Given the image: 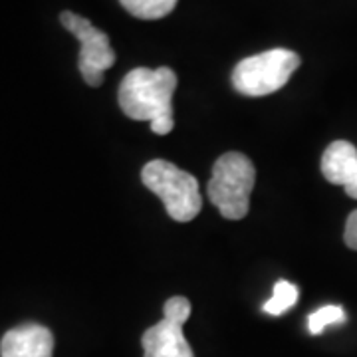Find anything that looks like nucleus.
<instances>
[{
  "instance_id": "nucleus-1",
  "label": "nucleus",
  "mask_w": 357,
  "mask_h": 357,
  "mask_svg": "<svg viewBox=\"0 0 357 357\" xmlns=\"http://www.w3.org/2000/svg\"><path fill=\"white\" fill-rule=\"evenodd\" d=\"M177 84V74L167 66L157 70L135 68L121 79L117 102L129 119L149 121L153 133L167 135L175 126L173 93Z\"/></svg>"
},
{
  "instance_id": "nucleus-2",
  "label": "nucleus",
  "mask_w": 357,
  "mask_h": 357,
  "mask_svg": "<svg viewBox=\"0 0 357 357\" xmlns=\"http://www.w3.org/2000/svg\"><path fill=\"white\" fill-rule=\"evenodd\" d=\"M255 163L238 151L220 155L208 181V201L229 220H241L250 211V192L255 189Z\"/></svg>"
},
{
  "instance_id": "nucleus-3",
  "label": "nucleus",
  "mask_w": 357,
  "mask_h": 357,
  "mask_svg": "<svg viewBox=\"0 0 357 357\" xmlns=\"http://www.w3.org/2000/svg\"><path fill=\"white\" fill-rule=\"evenodd\" d=\"M143 185L155 192L167 208V215L177 222H191L203 208L199 181L171 161L155 159L141 171Z\"/></svg>"
},
{
  "instance_id": "nucleus-4",
  "label": "nucleus",
  "mask_w": 357,
  "mask_h": 357,
  "mask_svg": "<svg viewBox=\"0 0 357 357\" xmlns=\"http://www.w3.org/2000/svg\"><path fill=\"white\" fill-rule=\"evenodd\" d=\"M300 66V56L286 48L256 54L241 60L232 72V86L246 98H264L282 89Z\"/></svg>"
},
{
  "instance_id": "nucleus-5",
  "label": "nucleus",
  "mask_w": 357,
  "mask_h": 357,
  "mask_svg": "<svg viewBox=\"0 0 357 357\" xmlns=\"http://www.w3.org/2000/svg\"><path fill=\"white\" fill-rule=\"evenodd\" d=\"M60 22L68 32H72L79 40V74L91 88H100L103 84V72L115 64V52L109 44L107 34L96 28L88 18L79 14H60Z\"/></svg>"
},
{
  "instance_id": "nucleus-6",
  "label": "nucleus",
  "mask_w": 357,
  "mask_h": 357,
  "mask_svg": "<svg viewBox=\"0 0 357 357\" xmlns=\"http://www.w3.org/2000/svg\"><path fill=\"white\" fill-rule=\"evenodd\" d=\"M191 316V302L185 296H173L165 302L163 319L151 326L141 337L143 357H195L183 326Z\"/></svg>"
},
{
  "instance_id": "nucleus-7",
  "label": "nucleus",
  "mask_w": 357,
  "mask_h": 357,
  "mask_svg": "<svg viewBox=\"0 0 357 357\" xmlns=\"http://www.w3.org/2000/svg\"><path fill=\"white\" fill-rule=\"evenodd\" d=\"M54 335L40 324H24L4 333L0 357H52Z\"/></svg>"
},
{
  "instance_id": "nucleus-8",
  "label": "nucleus",
  "mask_w": 357,
  "mask_h": 357,
  "mask_svg": "<svg viewBox=\"0 0 357 357\" xmlns=\"http://www.w3.org/2000/svg\"><path fill=\"white\" fill-rule=\"evenodd\" d=\"M321 173L328 183L349 187L357 181V147L349 141H333L321 155Z\"/></svg>"
},
{
  "instance_id": "nucleus-9",
  "label": "nucleus",
  "mask_w": 357,
  "mask_h": 357,
  "mask_svg": "<svg viewBox=\"0 0 357 357\" xmlns=\"http://www.w3.org/2000/svg\"><path fill=\"white\" fill-rule=\"evenodd\" d=\"M131 16L141 20H159L175 10L178 0H119Z\"/></svg>"
},
{
  "instance_id": "nucleus-10",
  "label": "nucleus",
  "mask_w": 357,
  "mask_h": 357,
  "mask_svg": "<svg viewBox=\"0 0 357 357\" xmlns=\"http://www.w3.org/2000/svg\"><path fill=\"white\" fill-rule=\"evenodd\" d=\"M298 296H300V292H298V288L294 284L286 280H278L276 286H274L272 298L264 304V312L270 314V316H282L284 312H288V310H292L296 306Z\"/></svg>"
},
{
  "instance_id": "nucleus-11",
  "label": "nucleus",
  "mask_w": 357,
  "mask_h": 357,
  "mask_svg": "<svg viewBox=\"0 0 357 357\" xmlns=\"http://www.w3.org/2000/svg\"><path fill=\"white\" fill-rule=\"evenodd\" d=\"M345 319V312L342 306H324L310 314L307 318V330L312 335H319L328 326L342 324Z\"/></svg>"
},
{
  "instance_id": "nucleus-12",
  "label": "nucleus",
  "mask_w": 357,
  "mask_h": 357,
  "mask_svg": "<svg viewBox=\"0 0 357 357\" xmlns=\"http://www.w3.org/2000/svg\"><path fill=\"white\" fill-rule=\"evenodd\" d=\"M344 241L345 244H347V248L357 250V208L347 217V220H345Z\"/></svg>"
}]
</instances>
